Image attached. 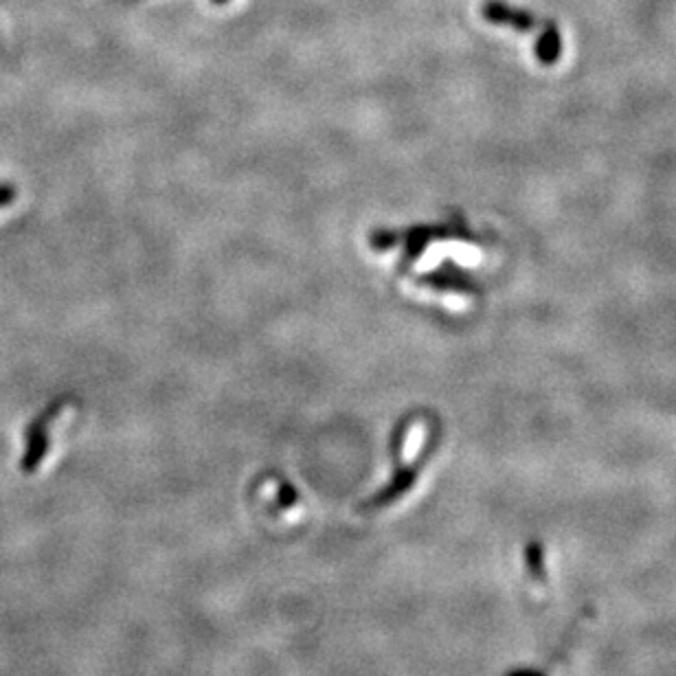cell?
I'll use <instances>...</instances> for the list:
<instances>
[{
  "instance_id": "obj_1",
  "label": "cell",
  "mask_w": 676,
  "mask_h": 676,
  "mask_svg": "<svg viewBox=\"0 0 676 676\" xmlns=\"http://www.w3.org/2000/svg\"><path fill=\"white\" fill-rule=\"evenodd\" d=\"M481 14L490 22V25L512 27L516 31H532L538 25L534 14H529V11H523V9H514L510 5L501 3V0H488V3L483 5Z\"/></svg>"
},
{
  "instance_id": "obj_2",
  "label": "cell",
  "mask_w": 676,
  "mask_h": 676,
  "mask_svg": "<svg viewBox=\"0 0 676 676\" xmlns=\"http://www.w3.org/2000/svg\"><path fill=\"white\" fill-rule=\"evenodd\" d=\"M562 53V38L556 25H547L536 42V58L540 64H556Z\"/></svg>"
},
{
  "instance_id": "obj_3",
  "label": "cell",
  "mask_w": 676,
  "mask_h": 676,
  "mask_svg": "<svg viewBox=\"0 0 676 676\" xmlns=\"http://www.w3.org/2000/svg\"><path fill=\"white\" fill-rule=\"evenodd\" d=\"M525 560H527V569L534 578H543L545 576V565H543V549H540L538 543L527 545L525 549Z\"/></svg>"
},
{
  "instance_id": "obj_4",
  "label": "cell",
  "mask_w": 676,
  "mask_h": 676,
  "mask_svg": "<svg viewBox=\"0 0 676 676\" xmlns=\"http://www.w3.org/2000/svg\"><path fill=\"white\" fill-rule=\"evenodd\" d=\"M16 198V189L11 187V185H0V209L11 205V202H14Z\"/></svg>"
},
{
  "instance_id": "obj_5",
  "label": "cell",
  "mask_w": 676,
  "mask_h": 676,
  "mask_svg": "<svg viewBox=\"0 0 676 676\" xmlns=\"http://www.w3.org/2000/svg\"><path fill=\"white\" fill-rule=\"evenodd\" d=\"M213 3H216V5H224V3H227V0H213Z\"/></svg>"
}]
</instances>
